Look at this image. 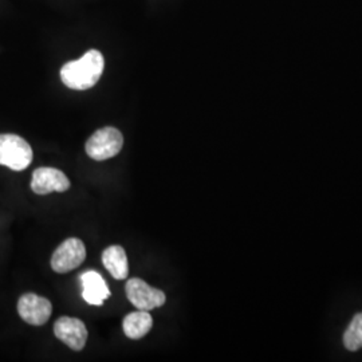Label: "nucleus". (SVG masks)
Returning a JSON list of instances; mask_svg holds the SVG:
<instances>
[{
  "label": "nucleus",
  "instance_id": "1",
  "mask_svg": "<svg viewBox=\"0 0 362 362\" xmlns=\"http://www.w3.org/2000/svg\"><path fill=\"white\" fill-rule=\"evenodd\" d=\"M104 66L103 54L90 50L81 59L66 64L61 70V79L73 90H88L100 81L104 73Z\"/></svg>",
  "mask_w": 362,
  "mask_h": 362
},
{
  "label": "nucleus",
  "instance_id": "2",
  "mask_svg": "<svg viewBox=\"0 0 362 362\" xmlns=\"http://www.w3.org/2000/svg\"><path fill=\"white\" fill-rule=\"evenodd\" d=\"M33 161V149L25 139L16 134H0V165L13 170H25Z\"/></svg>",
  "mask_w": 362,
  "mask_h": 362
},
{
  "label": "nucleus",
  "instance_id": "3",
  "mask_svg": "<svg viewBox=\"0 0 362 362\" xmlns=\"http://www.w3.org/2000/svg\"><path fill=\"white\" fill-rule=\"evenodd\" d=\"M124 146V136L119 130L112 127L97 130L86 143V153L95 160L104 161L121 152Z\"/></svg>",
  "mask_w": 362,
  "mask_h": 362
},
{
  "label": "nucleus",
  "instance_id": "4",
  "mask_svg": "<svg viewBox=\"0 0 362 362\" xmlns=\"http://www.w3.org/2000/svg\"><path fill=\"white\" fill-rule=\"evenodd\" d=\"M125 291L130 303L139 310H153L161 308L167 300L164 291L148 285L140 278L129 279L125 286Z\"/></svg>",
  "mask_w": 362,
  "mask_h": 362
},
{
  "label": "nucleus",
  "instance_id": "5",
  "mask_svg": "<svg viewBox=\"0 0 362 362\" xmlns=\"http://www.w3.org/2000/svg\"><path fill=\"white\" fill-rule=\"evenodd\" d=\"M86 258V248L81 239L69 238L55 250L52 257V269L58 274L76 270Z\"/></svg>",
  "mask_w": 362,
  "mask_h": 362
},
{
  "label": "nucleus",
  "instance_id": "6",
  "mask_svg": "<svg viewBox=\"0 0 362 362\" xmlns=\"http://www.w3.org/2000/svg\"><path fill=\"white\" fill-rule=\"evenodd\" d=\"M18 313L21 318L33 326H42L52 317V302L46 298L28 293L19 298Z\"/></svg>",
  "mask_w": 362,
  "mask_h": 362
},
{
  "label": "nucleus",
  "instance_id": "7",
  "mask_svg": "<svg viewBox=\"0 0 362 362\" xmlns=\"http://www.w3.org/2000/svg\"><path fill=\"white\" fill-rule=\"evenodd\" d=\"M54 334L70 349H83L88 341V329L85 324L73 317H61L54 325Z\"/></svg>",
  "mask_w": 362,
  "mask_h": 362
},
{
  "label": "nucleus",
  "instance_id": "8",
  "mask_svg": "<svg viewBox=\"0 0 362 362\" xmlns=\"http://www.w3.org/2000/svg\"><path fill=\"white\" fill-rule=\"evenodd\" d=\"M70 188V180L59 169L38 168L33 173L31 189L37 194H49L52 192H65Z\"/></svg>",
  "mask_w": 362,
  "mask_h": 362
},
{
  "label": "nucleus",
  "instance_id": "9",
  "mask_svg": "<svg viewBox=\"0 0 362 362\" xmlns=\"http://www.w3.org/2000/svg\"><path fill=\"white\" fill-rule=\"evenodd\" d=\"M82 282V298L94 306H101L110 297L109 287L105 284L104 278L97 272H86L81 275Z\"/></svg>",
  "mask_w": 362,
  "mask_h": 362
},
{
  "label": "nucleus",
  "instance_id": "10",
  "mask_svg": "<svg viewBox=\"0 0 362 362\" xmlns=\"http://www.w3.org/2000/svg\"><path fill=\"white\" fill-rule=\"evenodd\" d=\"M103 263L109 274L117 279L124 281L129 275V264L125 250L121 246L107 247L103 252Z\"/></svg>",
  "mask_w": 362,
  "mask_h": 362
},
{
  "label": "nucleus",
  "instance_id": "11",
  "mask_svg": "<svg viewBox=\"0 0 362 362\" xmlns=\"http://www.w3.org/2000/svg\"><path fill=\"white\" fill-rule=\"evenodd\" d=\"M153 326V318L146 310L133 311L122 321L125 336L130 339H140L146 336Z\"/></svg>",
  "mask_w": 362,
  "mask_h": 362
},
{
  "label": "nucleus",
  "instance_id": "12",
  "mask_svg": "<svg viewBox=\"0 0 362 362\" xmlns=\"http://www.w3.org/2000/svg\"><path fill=\"white\" fill-rule=\"evenodd\" d=\"M344 345L348 350L356 351L362 348V313L357 314L350 322L345 334Z\"/></svg>",
  "mask_w": 362,
  "mask_h": 362
}]
</instances>
